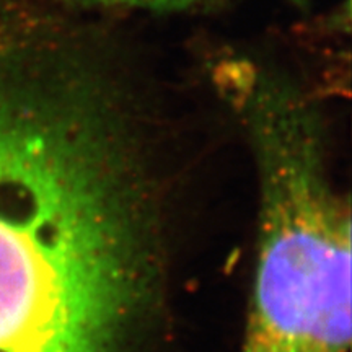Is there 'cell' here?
Segmentation results:
<instances>
[{
  "mask_svg": "<svg viewBox=\"0 0 352 352\" xmlns=\"http://www.w3.org/2000/svg\"><path fill=\"white\" fill-rule=\"evenodd\" d=\"M259 236L240 352H347L351 206L333 186L310 111L285 95L256 98Z\"/></svg>",
  "mask_w": 352,
  "mask_h": 352,
  "instance_id": "cell-2",
  "label": "cell"
},
{
  "mask_svg": "<svg viewBox=\"0 0 352 352\" xmlns=\"http://www.w3.org/2000/svg\"><path fill=\"white\" fill-rule=\"evenodd\" d=\"M0 47V352H131L157 292L142 170L111 108Z\"/></svg>",
  "mask_w": 352,
  "mask_h": 352,
  "instance_id": "cell-1",
  "label": "cell"
},
{
  "mask_svg": "<svg viewBox=\"0 0 352 352\" xmlns=\"http://www.w3.org/2000/svg\"><path fill=\"white\" fill-rule=\"evenodd\" d=\"M103 2L126 3V6L160 7V6H173V3H184V2H189V0H103Z\"/></svg>",
  "mask_w": 352,
  "mask_h": 352,
  "instance_id": "cell-3",
  "label": "cell"
}]
</instances>
